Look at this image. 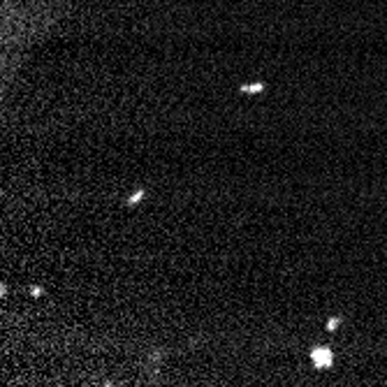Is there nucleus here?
<instances>
[{"label":"nucleus","mask_w":387,"mask_h":387,"mask_svg":"<svg viewBox=\"0 0 387 387\" xmlns=\"http://www.w3.org/2000/svg\"><path fill=\"white\" fill-rule=\"evenodd\" d=\"M311 357H313V362H315V366H329V364H332V353H329V350H313V355H311Z\"/></svg>","instance_id":"obj_1"},{"label":"nucleus","mask_w":387,"mask_h":387,"mask_svg":"<svg viewBox=\"0 0 387 387\" xmlns=\"http://www.w3.org/2000/svg\"><path fill=\"white\" fill-rule=\"evenodd\" d=\"M243 91H262V86H246Z\"/></svg>","instance_id":"obj_2"}]
</instances>
